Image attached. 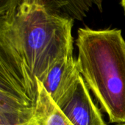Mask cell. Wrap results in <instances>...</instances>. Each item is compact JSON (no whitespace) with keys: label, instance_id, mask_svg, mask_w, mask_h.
<instances>
[{"label":"cell","instance_id":"7","mask_svg":"<svg viewBox=\"0 0 125 125\" xmlns=\"http://www.w3.org/2000/svg\"><path fill=\"white\" fill-rule=\"evenodd\" d=\"M0 91L34 105L30 99L23 85L11 70L1 54H0Z\"/></svg>","mask_w":125,"mask_h":125},{"label":"cell","instance_id":"6","mask_svg":"<svg viewBox=\"0 0 125 125\" xmlns=\"http://www.w3.org/2000/svg\"><path fill=\"white\" fill-rule=\"evenodd\" d=\"M34 105V118L37 125H73L57 107L39 80Z\"/></svg>","mask_w":125,"mask_h":125},{"label":"cell","instance_id":"8","mask_svg":"<svg viewBox=\"0 0 125 125\" xmlns=\"http://www.w3.org/2000/svg\"><path fill=\"white\" fill-rule=\"evenodd\" d=\"M19 0H0V16H3L16 5Z\"/></svg>","mask_w":125,"mask_h":125},{"label":"cell","instance_id":"1","mask_svg":"<svg viewBox=\"0 0 125 125\" xmlns=\"http://www.w3.org/2000/svg\"><path fill=\"white\" fill-rule=\"evenodd\" d=\"M74 19L49 0H19L0 16V54L34 104L41 81L58 60L73 54Z\"/></svg>","mask_w":125,"mask_h":125},{"label":"cell","instance_id":"3","mask_svg":"<svg viewBox=\"0 0 125 125\" xmlns=\"http://www.w3.org/2000/svg\"><path fill=\"white\" fill-rule=\"evenodd\" d=\"M55 103L73 125H106L80 73Z\"/></svg>","mask_w":125,"mask_h":125},{"label":"cell","instance_id":"9","mask_svg":"<svg viewBox=\"0 0 125 125\" xmlns=\"http://www.w3.org/2000/svg\"><path fill=\"white\" fill-rule=\"evenodd\" d=\"M121 5L124 10V13H125V0H121Z\"/></svg>","mask_w":125,"mask_h":125},{"label":"cell","instance_id":"4","mask_svg":"<svg viewBox=\"0 0 125 125\" xmlns=\"http://www.w3.org/2000/svg\"><path fill=\"white\" fill-rule=\"evenodd\" d=\"M79 73L72 54L56 61L40 82L56 102Z\"/></svg>","mask_w":125,"mask_h":125},{"label":"cell","instance_id":"5","mask_svg":"<svg viewBox=\"0 0 125 125\" xmlns=\"http://www.w3.org/2000/svg\"><path fill=\"white\" fill-rule=\"evenodd\" d=\"M0 125H37L34 105L0 91Z\"/></svg>","mask_w":125,"mask_h":125},{"label":"cell","instance_id":"10","mask_svg":"<svg viewBox=\"0 0 125 125\" xmlns=\"http://www.w3.org/2000/svg\"><path fill=\"white\" fill-rule=\"evenodd\" d=\"M121 125H125V122H124V123H123V124H121Z\"/></svg>","mask_w":125,"mask_h":125},{"label":"cell","instance_id":"2","mask_svg":"<svg viewBox=\"0 0 125 125\" xmlns=\"http://www.w3.org/2000/svg\"><path fill=\"white\" fill-rule=\"evenodd\" d=\"M77 69L113 123L125 122V41L118 29L78 30Z\"/></svg>","mask_w":125,"mask_h":125}]
</instances>
